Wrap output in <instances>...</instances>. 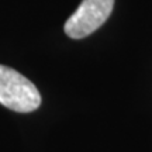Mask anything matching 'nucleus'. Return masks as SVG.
Masks as SVG:
<instances>
[{
	"label": "nucleus",
	"mask_w": 152,
	"mask_h": 152,
	"mask_svg": "<svg viewBox=\"0 0 152 152\" xmlns=\"http://www.w3.org/2000/svg\"><path fill=\"white\" fill-rule=\"evenodd\" d=\"M0 104L17 113H31L39 107L41 94L26 76L0 65Z\"/></svg>",
	"instance_id": "1"
},
{
	"label": "nucleus",
	"mask_w": 152,
	"mask_h": 152,
	"mask_svg": "<svg viewBox=\"0 0 152 152\" xmlns=\"http://www.w3.org/2000/svg\"><path fill=\"white\" fill-rule=\"evenodd\" d=\"M114 0H82L79 7L65 23V34L73 39L90 35L107 21Z\"/></svg>",
	"instance_id": "2"
}]
</instances>
